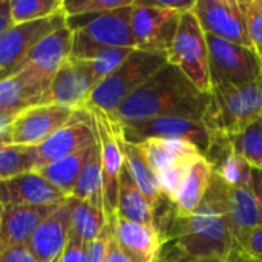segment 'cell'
Instances as JSON below:
<instances>
[{
    "label": "cell",
    "instance_id": "6da1fadb",
    "mask_svg": "<svg viewBox=\"0 0 262 262\" xmlns=\"http://www.w3.org/2000/svg\"><path fill=\"white\" fill-rule=\"evenodd\" d=\"M210 94H203L173 64L167 63L127 97L112 117L121 126L158 117L203 121Z\"/></svg>",
    "mask_w": 262,
    "mask_h": 262
},
{
    "label": "cell",
    "instance_id": "7a4b0ae2",
    "mask_svg": "<svg viewBox=\"0 0 262 262\" xmlns=\"http://www.w3.org/2000/svg\"><path fill=\"white\" fill-rule=\"evenodd\" d=\"M224 195L226 183L213 173L203 203L192 216L173 223L167 243L195 258L224 261L235 247L226 220Z\"/></svg>",
    "mask_w": 262,
    "mask_h": 262
},
{
    "label": "cell",
    "instance_id": "3957f363",
    "mask_svg": "<svg viewBox=\"0 0 262 262\" xmlns=\"http://www.w3.org/2000/svg\"><path fill=\"white\" fill-rule=\"evenodd\" d=\"M262 118V74L244 86L212 88L203 123L213 140H232Z\"/></svg>",
    "mask_w": 262,
    "mask_h": 262
},
{
    "label": "cell",
    "instance_id": "277c9868",
    "mask_svg": "<svg viewBox=\"0 0 262 262\" xmlns=\"http://www.w3.org/2000/svg\"><path fill=\"white\" fill-rule=\"evenodd\" d=\"M132 5L97 15L66 17V26L72 31L71 58L92 60L106 49L135 48L130 29Z\"/></svg>",
    "mask_w": 262,
    "mask_h": 262
},
{
    "label": "cell",
    "instance_id": "5b68a950",
    "mask_svg": "<svg viewBox=\"0 0 262 262\" xmlns=\"http://www.w3.org/2000/svg\"><path fill=\"white\" fill-rule=\"evenodd\" d=\"M164 64H167V54L134 49L111 75L97 84L88 106L114 117L123 101Z\"/></svg>",
    "mask_w": 262,
    "mask_h": 262
},
{
    "label": "cell",
    "instance_id": "8992f818",
    "mask_svg": "<svg viewBox=\"0 0 262 262\" xmlns=\"http://www.w3.org/2000/svg\"><path fill=\"white\" fill-rule=\"evenodd\" d=\"M167 63L177 66L198 91L210 94L207 40L193 11H186L180 15L175 37L167 51Z\"/></svg>",
    "mask_w": 262,
    "mask_h": 262
},
{
    "label": "cell",
    "instance_id": "52a82bcc",
    "mask_svg": "<svg viewBox=\"0 0 262 262\" xmlns=\"http://www.w3.org/2000/svg\"><path fill=\"white\" fill-rule=\"evenodd\" d=\"M86 111L91 115L97 144L101 158V173H103V200H104V215L106 220H112L117 213L118 204V184L120 173L124 164L123 157V129L118 121H115L106 112L88 106Z\"/></svg>",
    "mask_w": 262,
    "mask_h": 262
},
{
    "label": "cell",
    "instance_id": "ba28073f",
    "mask_svg": "<svg viewBox=\"0 0 262 262\" xmlns=\"http://www.w3.org/2000/svg\"><path fill=\"white\" fill-rule=\"evenodd\" d=\"M212 88L244 86L262 74V60L247 46L206 34Z\"/></svg>",
    "mask_w": 262,
    "mask_h": 262
},
{
    "label": "cell",
    "instance_id": "9c48e42d",
    "mask_svg": "<svg viewBox=\"0 0 262 262\" xmlns=\"http://www.w3.org/2000/svg\"><path fill=\"white\" fill-rule=\"evenodd\" d=\"M75 111L58 104H41L20 112L6 126L2 143L37 147L64 127L75 117Z\"/></svg>",
    "mask_w": 262,
    "mask_h": 262
},
{
    "label": "cell",
    "instance_id": "30bf717a",
    "mask_svg": "<svg viewBox=\"0 0 262 262\" xmlns=\"http://www.w3.org/2000/svg\"><path fill=\"white\" fill-rule=\"evenodd\" d=\"M180 12L134 2L130 11V29L135 49L167 54L175 37Z\"/></svg>",
    "mask_w": 262,
    "mask_h": 262
},
{
    "label": "cell",
    "instance_id": "8fae6325",
    "mask_svg": "<svg viewBox=\"0 0 262 262\" xmlns=\"http://www.w3.org/2000/svg\"><path fill=\"white\" fill-rule=\"evenodd\" d=\"M123 138L127 143L138 144L146 140H184L195 144L206 157L210 147V134L203 121L181 117H158L141 123L121 126Z\"/></svg>",
    "mask_w": 262,
    "mask_h": 262
},
{
    "label": "cell",
    "instance_id": "7c38bea8",
    "mask_svg": "<svg viewBox=\"0 0 262 262\" xmlns=\"http://www.w3.org/2000/svg\"><path fill=\"white\" fill-rule=\"evenodd\" d=\"M98 83L89 60L69 58L55 74L48 89L46 104H58L75 112L83 111Z\"/></svg>",
    "mask_w": 262,
    "mask_h": 262
},
{
    "label": "cell",
    "instance_id": "4fadbf2b",
    "mask_svg": "<svg viewBox=\"0 0 262 262\" xmlns=\"http://www.w3.org/2000/svg\"><path fill=\"white\" fill-rule=\"evenodd\" d=\"M72 48V31L68 26H63L52 34L40 40L31 52L20 60L14 68L0 74V80L12 77L25 69H29L35 75L52 83L55 74L60 68L71 58Z\"/></svg>",
    "mask_w": 262,
    "mask_h": 262
},
{
    "label": "cell",
    "instance_id": "5bb4252c",
    "mask_svg": "<svg viewBox=\"0 0 262 262\" xmlns=\"http://www.w3.org/2000/svg\"><path fill=\"white\" fill-rule=\"evenodd\" d=\"M192 11L204 34L252 48L239 0H196Z\"/></svg>",
    "mask_w": 262,
    "mask_h": 262
},
{
    "label": "cell",
    "instance_id": "9a60e30c",
    "mask_svg": "<svg viewBox=\"0 0 262 262\" xmlns=\"http://www.w3.org/2000/svg\"><path fill=\"white\" fill-rule=\"evenodd\" d=\"M66 26L64 12L55 14L52 17L12 25L5 32L0 34V74L14 68L20 60H23L31 49L54 31Z\"/></svg>",
    "mask_w": 262,
    "mask_h": 262
},
{
    "label": "cell",
    "instance_id": "2e32d148",
    "mask_svg": "<svg viewBox=\"0 0 262 262\" xmlns=\"http://www.w3.org/2000/svg\"><path fill=\"white\" fill-rule=\"evenodd\" d=\"M97 143L95 129L86 109L78 111L72 121L51 135L45 143L37 146L38 169L48 163L78 154ZM37 169V170H38Z\"/></svg>",
    "mask_w": 262,
    "mask_h": 262
},
{
    "label": "cell",
    "instance_id": "e0dca14e",
    "mask_svg": "<svg viewBox=\"0 0 262 262\" xmlns=\"http://www.w3.org/2000/svg\"><path fill=\"white\" fill-rule=\"evenodd\" d=\"M51 81L25 69L0 80V118L12 120L20 112L46 104Z\"/></svg>",
    "mask_w": 262,
    "mask_h": 262
},
{
    "label": "cell",
    "instance_id": "ac0fdd59",
    "mask_svg": "<svg viewBox=\"0 0 262 262\" xmlns=\"http://www.w3.org/2000/svg\"><path fill=\"white\" fill-rule=\"evenodd\" d=\"M68 200V195L52 186L38 172H28L0 181V203L3 207L51 206Z\"/></svg>",
    "mask_w": 262,
    "mask_h": 262
},
{
    "label": "cell",
    "instance_id": "d6986e66",
    "mask_svg": "<svg viewBox=\"0 0 262 262\" xmlns=\"http://www.w3.org/2000/svg\"><path fill=\"white\" fill-rule=\"evenodd\" d=\"M109 223L115 243L130 262L158 261L166 243L155 226L127 221L117 215Z\"/></svg>",
    "mask_w": 262,
    "mask_h": 262
},
{
    "label": "cell",
    "instance_id": "ffe728a7",
    "mask_svg": "<svg viewBox=\"0 0 262 262\" xmlns=\"http://www.w3.org/2000/svg\"><path fill=\"white\" fill-rule=\"evenodd\" d=\"M71 230V204L68 200L38 226L26 247L40 262H54L61 256Z\"/></svg>",
    "mask_w": 262,
    "mask_h": 262
},
{
    "label": "cell",
    "instance_id": "44dd1931",
    "mask_svg": "<svg viewBox=\"0 0 262 262\" xmlns=\"http://www.w3.org/2000/svg\"><path fill=\"white\" fill-rule=\"evenodd\" d=\"M60 204L3 207L0 223V252L11 247L28 246L38 226Z\"/></svg>",
    "mask_w": 262,
    "mask_h": 262
},
{
    "label": "cell",
    "instance_id": "7402d4cb",
    "mask_svg": "<svg viewBox=\"0 0 262 262\" xmlns=\"http://www.w3.org/2000/svg\"><path fill=\"white\" fill-rule=\"evenodd\" d=\"M144 161L158 177L167 169L193 164L204 154L192 143L184 140H161L152 138L137 144Z\"/></svg>",
    "mask_w": 262,
    "mask_h": 262
},
{
    "label": "cell",
    "instance_id": "603a6c76",
    "mask_svg": "<svg viewBox=\"0 0 262 262\" xmlns=\"http://www.w3.org/2000/svg\"><path fill=\"white\" fill-rule=\"evenodd\" d=\"M224 210L235 243L239 241L246 233L262 224L256 196L250 186L229 187L226 184Z\"/></svg>",
    "mask_w": 262,
    "mask_h": 262
},
{
    "label": "cell",
    "instance_id": "cb8c5ba5",
    "mask_svg": "<svg viewBox=\"0 0 262 262\" xmlns=\"http://www.w3.org/2000/svg\"><path fill=\"white\" fill-rule=\"evenodd\" d=\"M206 158L213 167V173L221 178L229 187L250 186L252 167L233 149L230 140H213L206 154Z\"/></svg>",
    "mask_w": 262,
    "mask_h": 262
},
{
    "label": "cell",
    "instance_id": "d4e9b609",
    "mask_svg": "<svg viewBox=\"0 0 262 262\" xmlns=\"http://www.w3.org/2000/svg\"><path fill=\"white\" fill-rule=\"evenodd\" d=\"M212 175H213V167L206 157H201L190 167L189 175L184 180L173 201L177 220H187L195 213V210L200 207L204 196L207 195Z\"/></svg>",
    "mask_w": 262,
    "mask_h": 262
},
{
    "label": "cell",
    "instance_id": "484cf974",
    "mask_svg": "<svg viewBox=\"0 0 262 262\" xmlns=\"http://www.w3.org/2000/svg\"><path fill=\"white\" fill-rule=\"evenodd\" d=\"M117 216L154 226V210L144 193L140 190L134 178L130 177L129 170L123 164L120 173V184H118V204H117Z\"/></svg>",
    "mask_w": 262,
    "mask_h": 262
},
{
    "label": "cell",
    "instance_id": "4316f807",
    "mask_svg": "<svg viewBox=\"0 0 262 262\" xmlns=\"http://www.w3.org/2000/svg\"><path fill=\"white\" fill-rule=\"evenodd\" d=\"M121 149H123V157H124V166L129 170L134 181L137 183V186L140 187V190L144 193V196L150 203L152 210L160 209L169 200L164 198L163 193H161L158 177L147 166V163L144 161V158H143V155H141L137 144L127 143V141L123 140Z\"/></svg>",
    "mask_w": 262,
    "mask_h": 262
},
{
    "label": "cell",
    "instance_id": "83f0119b",
    "mask_svg": "<svg viewBox=\"0 0 262 262\" xmlns=\"http://www.w3.org/2000/svg\"><path fill=\"white\" fill-rule=\"evenodd\" d=\"M92 147H89L86 150H81L78 154L60 158L57 161L48 163V164L41 166L37 172L43 178H46L52 186H55L58 190H61L64 195H68L71 198L72 190L75 187V183L78 180V175H80L83 166L86 164Z\"/></svg>",
    "mask_w": 262,
    "mask_h": 262
},
{
    "label": "cell",
    "instance_id": "f1b7e54d",
    "mask_svg": "<svg viewBox=\"0 0 262 262\" xmlns=\"http://www.w3.org/2000/svg\"><path fill=\"white\" fill-rule=\"evenodd\" d=\"M71 198H77L92 204L97 209L104 212V200H103V173H101V158L98 144L91 150V155L83 166L75 187L72 190Z\"/></svg>",
    "mask_w": 262,
    "mask_h": 262
},
{
    "label": "cell",
    "instance_id": "f546056e",
    "mask_svg": "<svg viewBox=\"0 0 262 262\" xmlns=\"http://www.w3.org/2000/svg\"><path fill=\"white\" fill-rule=\"evenodd\" d=\"M69 204H71L72 232L84 244H89L91 241L97 239L103 233L107 224L104 212L77 198H69Z\"/></svg>",
    "mask_w": 262,
    "mask_h": 262
},
{
    "label": "cell",
    "instance_id": "4dcf8cb0",
    "mask_svg": "<svg viewBox=\"0 0 262 262\" xmlns=\"http://www.w3.org/2000/svg\"><path fill=\"white\" fill-rule=\"evenodd\" d=\"M37 149L29 146H15L0 141V181L21 173L37 172Z\"/></svg>",
    "mask_w": 262,
    "mask_h": 262
},
{
    "label": "cell",
    "instance_id": "1f68e13d",
    "mask_svg": "<svg viewBox=\"0 0 262 262\" xmlns=\"http://www.w3.org/2000/svg\"><path fill=\"white\" fill-rule=\"evenodd\" d=\"M63 12V0H12L11 20L12 25L43 20Z\"/></svg>",
    "mask_w": 262,
    "mask_h": 262
},
{
    "label": "cell",
    "instance_id": "d6a6232c",
    "mask_svg": "<svg viewBox=\"0 0 262 262\" xmlns=\"http://www.w3.org/2000/svg\"><path fill=\"white\" fill-rule=\"evenodd\" d=\"M230 143L250 167L262 170V118L247 126L243 132L233 137Z\"/></svg>",
    "mask_w": 262,
    "mask_h": 262
},
{
    "label": "cell",
    "instance_id": "836d02e7",
    "mask_svg": "<svg viewBox=\"0 0 262 262\" xmlns=\"http://www.w3.org/2000/svg\"><path fill=\"white\" fill-rule=\"evenodd\" d=\"M134 0H63V12L66 17L97 15L130 6Z\"/></svg>",
    "mask_w": 262,
    "mask_h": 262
},
{
    "label": "cell",
    "instance_id": "e575fe53",
    "mask_svg": "<svg viewBox=\"0 0 262 262\" xmlns=\"http://www.w3.org/2000/svg\"><path fill=\"white\" fill-rule=\"evenodd\" d=\"M252 49L262 60V0H239Z\"/></svg>",
    "mask_w": 262,
    "mask_h": 262
},
{
    "label": "cell",
    "instance_id": "d590c367",
    "mask_svg": "<svg viewBox=\"0 0 262 262\" xmlns=\"http://www.w3.org/2000/svg\"><path fill=\"white\" fill-rule=\"evenodd\" d=\"M134 49L135 48H112V49H106L100 52L95 58L89 60V64L97 80L101 81L107 75H111L130 55Z\"/></svg>",
    "mask_w": 262,
    "mask_h": 262
},
{
    "label": "cell",
    "instance_id": "8d00e7d4",
    "mask_svg": "<svg viewBox=\"0 0 262 262\" xmlns=\"http://www.w3.org/2000/svg\"><path fill=\"white\" fill-rule=\"evenodd\" d=\"M195 164V163H193ZM193 164H184V166H177L172 169H167L166 172L158 175V183H160V189L164 198H167L172 204L175 201V196L178 193V190L181 189L184 180L189 175V170Z\"/></svg>",
    "mask_w": 262,
    "mask_h": 262
},
{
    "label": "cell",
    "instance_id": "74e56055",
    "mask_svg": "<svg viewBox=\"0 0 262 262\" xmlns=\"http://www.w3.org/2000/svg\"><path fill=\"white\" fill-rule=\"evenodd\" d=\"M235 246L250 258L262 262V224L246 233L239 241L235 243Z\"/></svg>",
    "mask_w": 262,
    "mask_h": 262
},
{
    "label": "cell",
    "instance_id": "f35d334b",
    "mask_svg": "<svg viewBox=\"0 0 262 262\" xmlns=\"http://www.w3.org/2000/svg\"><path fill=\"white\" fill-rule=\"evenodd\" d=\"M109 235H111V226L107 223L106 227H104V230H103V233L97 239H94L89 244H86V249H84V262H104Z\"/></svg>",
    "mask_w": 262,
    "mask_h": 262
},
{
    "label": "cell",
    "instance_id": "ab89813d",
    "mask_svg": "<svg viewBox=\"0 0 262 262\" xmlns=\"http://www.w3.org/2000/svg\"><path fill=\"white\" fill-rule=\"evenodd\" d=\"M84 249L86 244L71 230L68 244L61 253L60 262H84Z\"/></svg>",
    "mask_w": 262,
    "mask_h": 262
},
{
    "label": "cell",
    "instance_id": "60d3db41",
    "mask_svg": "<svg viewBox=\"0 0 262 262\" xmlns=\"http://www.w3.org/2000/svg\"><path fill=\"white\" fill-rule=\"evenodd\" d=\"M157 262H220V261H210V259H201V258H195L190 256L184 252H181L178 247H175L173 244L167 243L163 247V252L158 258Z\"/></svg>",
    "mask_w": 262,
    "mask_h": 262
},
{
    "label": "cell",
    "instance_id": "b9f144b4",
    "mask_svg": "<svg viewBox=\"0 0 262 262\" xmlns=\"http://www.w3.org/2000/svg\"><path fill=\"white\" fill-rule=\"evenodd\" d=\"M0 262H40L26 246L11 247L0 252Z\"/></svg>",
    "mask_w": 262,
    "mask_h": 262
},
{
    "label": "cell",
    "instance_id": "7bdbcfd3",
    "mask_svg": "<svg viewBox=\"0 0 262 262\" xmlns=\"http://www.w3.org/2000/svg\"><path fill=\"white\" fill-rule=\"evenodd\" d=\"M143 2L150 6H155V8L169 9V11L183 14L186 11H192L196 0H143Z\"/></svg>",
    "mask_w": 262,
    "mask_h": 262
},
{
    "label": "cell",
    "instance_id": "ee69618b",
    "mask_svg": "<svg viewBox=\"0 0 262 262\" xmlns=\"http://www.w3.org/2000/svg\"><path fill=\"white\" fill-rule=\"evenodd\" d=\"M109 226H111V223H109ZM104 262H130V259L120 250L118 244L115 243L114 232H112V226H111V235H109V241H107V250H106Z\"/></svg>",
    "mask_w": 262,
    "mask_h": 262
},
{
    "label": "cell",
    "instance_id": "f6af8a7d",
    "mask_svg": "<svg viewBox=\"0 0 262 262\" xmlns=\"http://www.w3.org/2000/svg\"><path fill=\"white\" fill-rule=\"evenodd\" d=\"M250 187L253 189V193L256 196V203L259 207V213L262 218V170L261 169H253L252 167V181Z\"/></svg>",
    "mask_w": 262,
    "mask_h": 262
},
{
    "label": "cell",
    "instance_id": "bcb514c9",
    "mask_svg": "<svg viewBox=\"0 0 262 262\" xmlns=\"http://www.w3.org/2000/svg\"><path fill=\"white\" fill-rule=\"evenodd\" d=\"M11 26V0H0V34Z\"/></svg>",
    "mask_w": 262,
    "mask_h": 262
},
{
    "label": "cell",
    "instance_id": "7dc6e473",
    "mask_svg": "<svg viewBox=\"0 0 262 262\" xmlns=\"http://www.w3.org/2000/svg\"><path fill=\"white\" fill-rule=\"evenodd\" d=\"M223 262H259L253 258H250L249 255H246L241 249H238L236 246L233 247V250L230 252V255Z\"/></svg>",
    "mask_w": 262,
    "mask_h": 262
},
{
    "label": "cell",
    "instance_id": "c3c4849f",
    "mask_svg": "<svg viewBox=\"0 0 262 262\" xmlns=\"http://www.w3.org/2000/svg\"><path fill=\"white\" fill-rule=\"evenodd\" d=\"M2 215H3V206H2V203H0V223H2Z\"/></svg>",
    "mask_w": 262,
    "mask_h": 262
}]
</instances>
